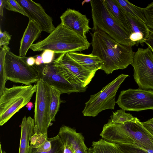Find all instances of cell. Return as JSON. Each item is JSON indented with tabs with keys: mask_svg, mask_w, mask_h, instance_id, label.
<instances>
[{
	"mask_svg": "<svg viewBox=\"0 0 153 153\" xmlns=\"http://www.w3.org/2000/svg\"><path fill=\"white\" fill-rule=\"evenodd\" d=\"M92 50L91 54L102 62L101 70L107 74L123 69L131 65L135 52L132 47L121 44L100 30L91 33Z\"/></svg>",
	"mask_w": 153,
	"mask_h": 153,
	"instance_id": "6da1fadb",
	"label": "cell"
},
{
	"mask_svg": "<svg viewBox=\"0 0 153 153\" xmlns=\"http://www.w3.org/2000/svg\"><path fill=\"white\" fill-rule=\"evenodd\" d=\"M91 44L83 37L68 28L61 23L44 39L33 44L34 51L50 50L55 53L81 51L88 50Z\"/></svg>",
	"mask_w": 153,
	"mask_h": 153,
	"instance_id": "7a4b0ae2",
	"label": "cell"
},
{
	"mask_svg": "<svg viewBox=\"0 0 153 153\" xmlns=\"http://www.w3.org/2000/svg\"><path fill=\"white\" fill-rule=\"evenodd\" d=\"M90 2L93 24V31H103L124 45L132 47L135 45L130 39V34L112 18L104 0H91Z\"/></svg>",
	"mask_w": 153,
	"mask_h": 153,
	"instance_id": "3957f363",
	"label": "cell"
},
{
	"mask_svg": "<svg viewBox=\"0 0 153 153\" xmlns=\"http://www.w3.org/2000/svg\"><path fill=\"white\" fill-rule=\"evenodd\" d=\"M36 89V84L5 88L0 96L1 126L30 102Z\"/></svg>",
	"mask_w": 153,
	"mask_h": 153,
	"instance_id": "277c9868",
	"label": "cell"
},
{
	"mask_svg": "<svg viewBox=\"0 0 153 153\" xmlns=\"http://www.w3.org/2000/svg\"><path fill=\"white\" fill-rule=\"evenodd\" d=\"M53 65L67 80L85 92L96 72L89 71L71 58L68 53H61L54 59Z\"/></svg>",
	"mask_w": 153,
	"mask_h": 153,
	"instance_id": "5b68a950",
	"label": "cell"
},
{
	"mask_svg": "<svg viewBox=\"0 0 153 153\" xmlns=\"http://www.w3.org/2000/svg\"><path fill=\"white\" fill-rule=\"evenodd\" d=\"M26 57H22L9 51L6 54L5 69L7 80L27 85L36 83L41 79L40 65H28Z\"/></svg>",
	"mask_w": 153,
	"mask_h": 153,
	"instance_id": "8992f818",
	"label": "cell"
},
{
	"mask_svg": "<svg viewBox=\"0 0 153 153\" xmlns=\"http://www.w3.org/2000/svg\"><path fill=\"white\" fill-rule=\"evenodd\" d=\"M128 76L121 74L100 91L91 95L89 100L85 103V108L82 111L83 115L95 117L103 110L114 109L117 91L122 83Z\"/></svg>",
	"mask_w": 153,
	"mask_h": 153,
	"instance_id": "52a82bcc",
	"label": "cell"
},
{
	"mask_svg": "<svg viewBox=\"0 0 153 153\" xmlns=\"http://www.w3.org/2000/svg\"><path fill=\"white\" fill-rule=\"evenodd\" d=\"M36 84L33 134H42L48 137V128L51 123L50 113V86L41 79Z\"/></svg>",
	"mask_w": 153,
	"mask_h": 153,
	"instance_id": "ba28073f",
	"label": "cell"
},
{
	"mask_svg": "<svg viewBox=\"0 0 153 153\" xmlns=\"http://www.w3.org/2000/svg\"><path fill=\"white\" fill-rule=\"evenodd\" d=\"M134 78L139 88L153 90V53L148 47L138 48L131 64Z\"/></svg>",
	"mask_w": 153,
	"mask_h": 153,
	"instance_id": "9c48e42d",
	"label": "cell"
},
{
	"mask_svg": "<svg viewBox=\"0 0 153 153\" xmlns=\"http://www.w3.org/2000/svg\"><path fill=\"white\" fill-rule=\"evenodd\" d=\"M125 111L153 110V90L129 88L120 92L116 102Z\"/></svg>",
	"mask_w": 153,
	"mask_h": 153,
	"instance_id": "30bf717a",
	"label": "cell"
},
{
	"mask_svg": "<svg viewBox=\"0 0 153 153\" xmlns=\"http://www.w3.org/2000/svg\"><path fill=\"white\" fill-rule=\"evenodd\" d=\"M117 125L118 133L123 138L144 149H153V140L137 117L124 123L117 124Z\"/></svg>",
	"mask_w": 153,
	"mask_h": 153,
	"instance_id": "8fae6325",
	"label": "cell"
},
{
	"mask_svg": "<svg viewBox=\"0 0 153 153\" xmlns=\"http://www.w3.org/2000/svg\"><path fill=\"white\" fill-rule=\"evenodd\" d=\"M27 14L29 19L34 21L42 31L51 33L55 28L52 18L46 13L39 3L30 0H17Z\"/></svg>",
	"mask_w": 153,
	"mask_h": 153,
	"instance_id": "7c38bea8",
	"label": "cell"
},
{
	"mask_svg": "<svg viewBox=\"0 0 153 153\" xmlns=\"http://www.w3.org/2000/svg\"><path fill=\"white\" fill-rule=\"evenodd\" d=\"M41 79L50 86H53L62 94H69L73 92H81L79 90L65 79L53 66L52 62L40 65Z\"/></svg>",
	"mask_w": 153,
	"mask_h": 153,
	"instance_id": "4fadbf2b",
	"label": "cell"
},
{
	"mask_svg": "<svg viewBox=\"0 0 153 153\" xmlns=\"http://www.w3.org/2000/svg\"><path fill=\"white\" fill-rule=\"evenodd\" d=\"M60 19L65 26L84 37L91 29L89 25L90 20L86 15L74 9H67Z\"/></svg>",
	"mask_w": 153,
	"mask_h": 153,
	"instance_id": "5bb4252c",
	"label": "cell"
},
{
	"mask_svg": "<svg viewBox=\"0 0 153 153\" xmlns=\"http://www.w3.org/2000/svg\"><path fill=\"white\" fill-rule=\"evenodd\" d=\"M58 134L63 144L69 147L74 153H88L84 143V138L81 133L65 126L60 128Z\"/></svg>",
	"mask_w": 153,
	"mask_h": 153,
	"instance_id": "9a60e30c",
	"label": "cell"
},
{
	"mask_svg": "<svg viewBox=\"0 0 153 153\" xmlns=\"http://www.w3.org/2000/svg\"><path fill=\"white\" fill-rule=\"evenodd\" d=\"M125 13L131 30L130 39L135 45L145 42L149 35V27L146 23L138 18L128 13Z\"/></svg>",
	"mask_w": 153,
	"mask_h": 153,
	"instance_id": "2e32d148",
	"label": "cell"
},
{
	"mask_svg": "<svg viewBox=\"0 0 153 153\" xmlns=\"http://www.w3.org/2000/svg\"><path fill=\"white\" fill-rule=\"evenodd\" d=\"M42 30L32 20L29 19L28 25L20 42L19 56L25 57L27 53L33 42L39 37Z\"/></svg>",
	"mask_w": 153,
	"mask_h": 153,
	"instance_id": "e0dca14e",
	"label": "cell"
},
{
	"mask_svg": "<svg viewBox=\"0 0 153 153\" xmlns=\"http://www.w3.org/2000/svg\"><path fill=\"white\" fill-rule=\"evenodd\" d=\"M34 118L25 116L21 123V135L19 153H29V142L33 134Z\"/></svg>",
	"mask_w": 153,
	"mask_h": 153,
	"instance_id": "ac0fdd59",
	"label": "cell"
},
{
	"mask_svg": "<svg viewBox=\"0 0 153 153\" xmlns=\"http://www.w3.org/2000/svg\"><path fill=\"white\" fill-rule=\"evenodd\" d=\"M68 53L70 56L88 70L96 72L101 69L103 65L102 61L97 56L91 54H85L76 52Z\"/></svg>",
	"mask_w": 153,
	"mask_h": 153,
	"instance_id": "d6986e66",
	"label": "cell"
},
{
	"mask_svg": "<svg viewBox=\"0 0 153 153\" xmlns=\"http://www.w3.org/2000/svg\"><path fill=\"white\" fill-rule=\"evenodd\" d=\"M112 18L130 35L131 29L125 11L116 0H104Z\"/></svg>",
	"mask_w": 153,
	"mask_h": 153,
	"instance_id": "ffe728a7",
	"label": "cell"
},
{
	"mask_svg": "<svg viewBox=\"0 0 153 153\" xmlns=\"http://www.w3.org/2000/svg\"><path fill=\"white\" fill-rule=\"evenodd\" d=\"M88 153H123L119 144L102 138L92 142V147L88 149Z\"/></svg>",
	"mask_w": 153,
	"mask_h": 153,
	"instance_id": "44dd1931",
	"label": "cell"
},
{
	"mask_svg": "<svg viewBox=\"0 0 153 153\" xmlns=\"http://www.w3.org/2000/svg\"><path fill=\"white\" fill-rule=\"evenodd\" d=\"M51 99L50 102V113L51 122L55 121L56 114L58 112L61 102L60 96L61 92L56 88L50 86Z\"/></svg>",
	"mask_w": 153,
	"mask_h": 153,
	"instance_id": "7402d4cb",
	"label": "cell"
},
{
	"mask_svg": "<svg viewBox=\"0 0 153 153\" xmlns=\"http://www.w3.org/2000/svg\"><path fill=\"white\" fill-rule=\"evenodd\" d=\"M123 9L127 12L135 16L145 23L146 20L144 16L143 9L136 6L126 0H116Z\"/></svg>",
	"mask_w": 153,
	"mask_h": 153,
	"instance_id": "603a6c76",
	"label": "cell"
},
{
	"mask_svg": "<svg viewBox=\"0 0 153 153\" xmlns=\"http://www.w3.org/2000/svg\"><path fill=\"white\" fill-rule=\"evenodd\" d=\"M10 48L7 45H4L1 48L0 52V96L1 94L7 81L5 69V59L7 53Z\"/></svg>",
	"mask_w": 153,
	"mask_h": 153,
	"instance_id": "cb8c5ba5",
	"label": "cell"
},
{
	"mask_svg": "<svg viewBox=\"0 0 153 153\" xmlns=\"http://www.w3.org/2000/svg\"><path fill=\"white\" fill-rule=\"evenodd\" d=\"M52 148L49 151L39 152L30 145L29 153H64V145L59 134L51 138Z\"/></svg>",
	"mask_w": 153,
	"mask_h": 153,
	"instance_id": "d4e9b609",
	"label": "cell"
},
{
	"mask_svg": "<svg viewBox=\"0 0 153 153\" xmlns=\"http://www.w3.org/2000/svg\"><path fill=\"white\" fill-rule=\"evenodd\" d=\"M123 109H120L114 112L111 116L108 123H111L121 124L131 120L135 118L130 113H126Z\"/></svg>",
	"mask_w": 153,
	"mask_h": 153,
	"instance_id": "484cf974",
	"label": "cell"
},
{
	"mask_svg": "<svg viewBox=\"0 0 153 153\" xmlns=\"http://www.w3.org/2000/svg\"><path fill=\"white\" fill-rule=\"evenodd\" d=\"M123 153H149L144 149L136 144H119Z\"/></svg>",
	"mask_w": 153,
	"mask_h": 153,
	"instance_id": "4316f807",
	"label": "cell"
},
{
	"mask_svg": "<svg viewBox=\"0 0 153 153\" xmlns=\"http://www.w3.org/2000/svg\"><path fill=\"white\" fill-rule=\"evenodd\" d=\"M5 8L7 10L19 13L28 17L27 13L20 4L15 0H5Z\"/></svg>",
	"mask_w": 153,
	"mask_h": 153,
	"instance_id": "83f0119b",
	"label": "cell"
},
{
	"mask_svg": "<svg viewBox=\"0 0 153 153\" xmlns=\"http://www.w3.org/2000/svg\"><path fill=\"white\" fill-rule=\"evenodd\" d=\"M143 10L146 20V25L149 28L153 29V2L143 8Z\"/></svg>",
	"mask_w": 153,
	"mask_h": 153,
	"instance_id": "f1b7e54d",
	"label": "cell"
},
{
	"mask_svg": "<svg viewBox=\"0 0 153 153\" xmlns=\"http://www.w3.org/2000/svg\"><path fill=\"white\" fill-rule=\"evenodd\" d=\"M48 137L42 134H34L30 139V145L34 148H37L42 144Z\"/></svg>",
	"mask_w": 153,
	"mask_h": 153,
	"instance_id": "f546056e",
	"label": "cell"
},
{
	"mask_svg": "<svg viewBox=\"0 0 153 153\" xmlns=\"http://www.w3.org/2000/svg\"><path fill=\"white\" fill-rule=\"evenodd\" d=\"M54 51L51 50H46L44 51L41 55L43 64H47L52 63L54 60Z\"/></svg>",
	"mask_w": 153,
	"mask_h": 153,
	"instance_id": "4dcf8cb0",
	"label": "cell"
},
{
	"mask_svg": "<svg viewBox=\"0 0 153 153\" xmlns=\"http://www.w3.org/2000/svg\"><path fill=\"white\" fill-rule=\"evenodd\" d=\"M11 36L6 31L4 32L0 30V48L4 45H7L9 44L10 41L11 39Z\"/></svg>",
	"mask_w": 153,
	"mask_h": 153,
	"instance_id": "1f68e13d",
	"label": "cell"
},
{
	"mask_svg": "<svg viewBox=\"0 0 153 153\" xmlns=\"http://www.w3.org/2000/svg\"><path fill=\"white\" fill-rule=\"evenodd\" d=\"M51 148L52 144L51 138L48 137L42 144L37 148H35L37 151L39 152H43L50 151Z\"/></svg>",
	"mask_w": 153,
	"mask_h": 153,
	"instance_id": "d6a6232c",
	"label": "cell"
},
{
	"mask_svg": "<svg viewBox=\"0 0 153 153\" xmlns=\"http://www.w3.org/2000/svg\"><path fill=\"white\" fill-rule=\"evenodd\" d=\"M142 123L147 131L153 136V118L145 122H142Z\"/></svg>",
	"mask_w": 153,
	"mask_h": 153,
	"instance_id": "836d02e7",
	"label": "cell"
},
{
	"mask_svg": "<svg viewBox=\"0 0 153 153\" xmlns=\"http://www.w3.org/2000/svg\"><path fill=\"white\" fill-rule=\"evenodd\" d=\"M145 43L151 49L153 53V31H150L149 37Z\"/></svg>",
	"mask_w": 153,
	"mask_h": 153,
	"instance_id": "e575fe53",
	"label": "cell"
},
{
	"mask_svg": "<svg viewBox=\"0 0 153 153\" xmlns=\"http://www.w3.org/2000/svg\"><path fill=\"white\" fill-rule=\"evenodd\" d=\"M26 61L27 64L30 66H33L35 64V59L34 57L26 58Z\"/></svg>",
	"mask_w": 153,
	"mask_h": 153,
	"instance_id": "d590c367",
	"label": "cell"
},
{
	"mask_svg": "<svg viewBox=\"0 0 153 153\" xmlns=\"http://www.w3.org/2000/svg\"><path fill=\"white\" fill-rule=\"evenodd\" d=\"M5 2L4 0H0V15L1 16H3V9L5 7Z\"/></svg>",
	"mask_w": 153,
	"mask_h": 153,
	"instance_id": "8d00e7d4",
	"label": "cell"
},
{
	"mask_svg": "<svg viewBox=\"0 0 153 153\" xmlns=\"http://www.w3.org/2000/svg\"><path fill=\"white\" fill-rule=\"evenodd\" d=\"M64 145V153H74L68 146Z\"/></svg>",
	"mask_w": 153,
	"mask_h": 153,
	"instance_id": "74e56055",
	"label": "cell"
},
{
	"mask_svg": "<svg viewBox=\"0 0 153 153\" xmlns=\"http://www.w3.org/2000/svg\"><path fill=\"white\" fill-rule=\"evenodd\" d=\"M44 62L42 59H40L36 58L35 59V64L37 65H40L43 64Z\"/></svg>",
	"mask_w": 153,
	"mask_h": 153,
	"instance_id": "f35d334b",
	"label": "cell"
},
{
	"mask_svg": "<svg viewBox=\"0 0 153 153\" xmlns=\"http://www.w3.org/2000/svg\"><path fill=\"white\" fill-rule=\"evenodd\" d=\"M26 107L27 108L28 110H30L33 107V105L32 102H29L27 104Z\"/></svg>",
	"mask_w": 153,
	"mask_h": 153,
	"instance_id": "ab89813d",
	"label": "cell"
},
{
	"mask_svg": "<svg viewBox=\"0 0 153 153\" xmlns=\"http://www.w3.org/2000/svg\"><path fill=\"white\" fill-rule=\"evenodd\" d=\"M91 1V0H85L84 1H83L82 2V5H83V4L85 3H86V2L88 3V2H90Z\"/></svg>",
	"mask_w": 153,
	"mask_h": 153,
	"instance_id": "60d3db41",
	"label": "cell"
},
{
	"mask_svg": "<svg viewBox=\"0 0 153 153\" xmlns=\"http://www.w3.org/2000/svg\"><path fill=\"white\" fill-rule=\"evenodd\" d=\"M1 144H0V153H3Z\"/></svg>",
	"mask_w": 153,
	"mask_h": 153,
	"instance_id": "b9f144b4",
	"label": "cell"
},
{
	"mask_svg": "<svg viewBox=\"0 0 153 153\" xmlns=\"http://www.w3.org/2000/svg\"><path fill=\"white\" fill-rule=\"evenodd\" d=\"M3 153H6L4 151H3Z\"/></svg>",
	"mask_w": 153,
	"mask_h": 153,
	"instance_id": "7bdbcfd3",
	"label": "cell"
},
{
	"mask_svg": "<svg viewBox=\"0 0 153 153\" xmlns=\"http://www.w3.org/2000/svg\"><path fill=\"white\" fill-rule=\"evenodd\" d=\"M153 137V136H152V135Z\"/></svg>",
	"mask_w": 153,
	"mask_h": 153,
	"instance_id": "ee69618b",
	"label": "cell"
}]
</instances>
